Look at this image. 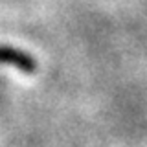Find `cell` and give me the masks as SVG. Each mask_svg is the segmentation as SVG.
<instances>
[{"label":"cell","mask_w":147,"mask_h":147,"mask_svg":"<svg viewBox=\"0 0 147 147\" xmlns=\"http://www.w3.org/2000/svg\"><path fill=\"white\" fill-rule=\"evenodd\" d=\"M0 64L15 66L17 70L28 74V76L37 70V63L31 55H28L22 50L11 48V46H0Z\"/></svg>","instance_id":"1"}]
</instances>
